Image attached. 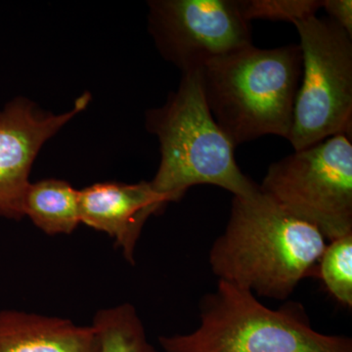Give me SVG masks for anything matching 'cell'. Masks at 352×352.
<instances>
[{"label":"cell","mask_w":352,"mask_h":352,"mask_svg":"<svg viewBox=\"0 0 352 352\" xmlns=\"http://www.w3.org/2000/svg\"><path fill=\"white\" fill-rule=\"evenodd\" d=\"M91 325L20 310L0 311V352H96Z\"/></svg>","instance_id":"cell-10"},{"label":"cell","mask_w":352,"mask_h":352,"mask_svg":"<svg viewBox=\"0 0 352 352\" xmlns=\"http://www.w3.org/2000/svg\"><path fill=\"white\" fill-rule=\"evenodd\" d=\"M148 7L157 51L182 74L254 44L241 0H152Z\"/></svg>","instance_id":"cell-7"},{"label":"cell","mask_w":352,"mask_h":352,"mask_svg":"<svg viewBox=\"0 0 352 352\" xmlns=\"http://www.w3.org/2000/svg\"><path fill=\"white\" fill-rule=\"evenodd\" d=\"M295 27L302 73L288 140L298 151L339 134L351 138L352 36L317 15Z\"/></svg>","instance_id":"cell-5"},{"label":"cell","mask_w":352,"mask_h":352,"mask_svg":"<svg viewBox=\"0 0 352 352\" xmlns=\"http://www.w3.org/2000/svg\"><path fill=\"white\" fill-rule=\"evenodd\" d=\"M302 73L298 44H252L201 69L210 113L235 147L265 135L288 139Z\"/></svg>","instance_id":"cell-2"},{"label":"cell","mask_w":352,"mask_h":352,"mask_svg":"<svg viewBox=\"0 0 352 352\" xmlns=\"http://www.w3.org/2000/svg\"><path fill=\"white\" fill-rule=\"evenodd\" d=\"M261 193L326 240L352 233V143L346 134L298 150L270 164Z\"/></svg>","instance_id":"cell-6"},{"label":"cell","mask_w":352,"mask_h":352,"mask_svg":"<svg viewBox=\"0 0 352 352\" xmlns=\"http://www.w3.org/2000/svg\"><path fill=\"white\" fill-rule=\"evenodd\" d=\"M318 277L335 300L352 307V233L327 245L319 263Z\"/></svg>","instance_id":"cell-13"},{"label":"cell","mask_w":352,"mask_h":352,"mask_svg":"<svg viewBox=\"0 0 352 352\" xmlns=\"http://www.w3.org/2000/svg\"><path fill=\"white\" fill-rule=\"evenodd\" d=\"M90 98L85 92L71 110L58 115L21 97L0 110V217H24V199L34 160L51 138L85 110Z\"/></svg>","instance_id":"cell-8"},{"label":"cell","mask_w":352,"mask_h":352,"mask_svg":"<svg viewBox=\"0 0 352 352\" xmlns=\"http://www.w3.org/2000/svg\"><path fill=\"white\" fill-rule=\"evenodd\" d=\"M241 4L250 22L268 20L293 25L316 16L322 8V0H241Z\"/></svg>","instance_id":"cell-14"},{"label":"cell","mask_w":352,"mask_h":352,"mask_svg":"<svg viewBox=\"0 0 352 352\" xmlns=\"http://www.w3.org/2000/svg\"><path fill=\"white\" fill-rule=\"evenodd\" d=\"M321 9H324L328 14L329 19L352 36L351 0H322Z\"/></svg>","instance_id":"cell-15"},{"label":"cell","mask_w":352,"mask_h":352,"mask_svg":"<svg viewBox=\"0 0 352 352\" xmlns=\"http://www.w3.org/2000/svg\"><path fill=\"white\" fill-rule=\"evenodd\" d=\"M323 234L263 195L233 197L224 232L210 251L219 281L284 300L307 277H318Z\"/></svg>","instance_id":"cell-1"},{"label":"cell","mask_w":352,"mask_h":352,"mask_svg":"<svg viewBox=\"0 0 352 352\" xmlns=\"http://www.w3.org/2000/svg\"><path fill=\"white\" fill-rule=\"evenodd\" d=\"M166 205L150 182L95 183L80 190V223L108 234L131 264L145 222Z\"/></svg>","instance_id":"cell-9"},{"label":"cell","mask_w":352,"mask_h":352,"mask_svg":"<svg viewBox=\"0 0 352 352\" xmlns=\"http://www.w3.org/2000/svg\"><path fill=\"white\" fill-rule=\"evenodd\" d=\"M159 342L164 352H352L351 338L314 330L302 303L271 309L223 281L201 300L195 331Z\"/></svg>","instance_id":"cell-4"},{"label":"cell","mask_w":352,"mask_h":352,"mask_svg":"<svg viewBox=\"0 0 352 352\" xmlns=\"http://www.w3.org/2000/svg\"><path fill=\"white\" fill-rule=\"evenodd\" d=\"M24 217L47 235L72 234L80 224V190L54 178L31 182L25 192Z\"/></svg>","instance_id":"cell-11"},{"label":"cell","mask_w":352,"mask_h":352,"mask_svg":"<svg viewBox=\"0 0 352 352\" xmlns=\"http://www.w3.org/2000/svg\"><path fill=\"white\" fill-rule=\"evenodd\" d=\"M146 129L157 136L161 161L151 183L166 203L196 185H214L251 197L258 184L242 173L235 146L215 122L204 94L201 71L182 74L179 87L162 107L146 113Z\"/></svg>","instance_id":"cell-3"},{"label":"cell","mask_w":352,"mask_h":352,"mask_svg":"<svg viewBox=\"0 0 352 352\" xmlns=\"http://www.w3.org/2000/svg\"><path fill=\"white\" fill-rule=\"evenodd\" d=\"M91 326L96 352H159L148 340L138 310L131 303L98 310Z\"/></svg>","instance_id":"cell-12"}]
</instances>
